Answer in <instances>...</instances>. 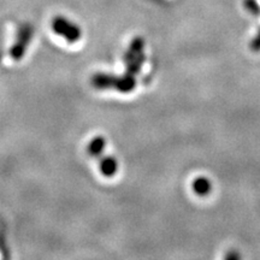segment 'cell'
Returning a JSON list of instances; mask_svg holds the SVG:
<instances>
[{
    "instance_id": "1",
    "label": "cell",
    "mask_w": 260,
    "mask_h": 260,
    "mask_svg": "<svg viewBox=\"0 0 260 260\" xmlns=\"http://www.w3.org/2000/svg\"><path fill=\"white\" fill-rule=\"evenodd\" d=\"M32 35H34V27L30 23H23L19 25L16 41L10 50V57L15 61H19L24 57L27 48L31 42Z\"/></svg>"
},
{
    "instance_id": "4",
    "label": "cell",
    "mask_w": 260,
    "mask_h": 260,
    "mask_svg": "<svg viewBox=\"0 0 260 260\" xmlns=\"http://www.w3.org/2000/svg\"><path fill=\"white\" fill-rule=\"evenodd\" d=\"M145 48V40L142 38L136 37L132 40L129 45L128 51L125 52L124 56H123V60H124V64L128 65L129 63H132L134 60V58L138 56V54L142 53Z\"/></svg>"
},
{
    "instance_id": "9",
    "label": "cell",
    "mask_w": 260,
    "mask_h": 260,
    "mask_svg": "<svg viewBox=\"0 0 260 260\" xmlns=\"http://www.w3.org/2000/svg\"><path fill=\"white\" fill-rule=\"evenodd\" d=\"M145 60H146V56L144 54V52L138 54L132 63H129L128 65H126L125 74L132 75V76H138V75L140 74V71H141L142 64L145 63Z\"/></svg>"
},
{
    "instance_id": "7",
    "label": "cell",
    "mask_w": 260,
    "mask_h": 260,
    "mask_svg": "<svg viewBox=\"0 0 260 260\" xmlns=\"http://www.w3.org/2000/svg\"><path fill=\"white\" fill-rule=\"evenodd\" d=\"M106 147V140L103 136H95L92 141L89 142L87 152L90 157L93 158H99L103 154L104 149Z\"/></svg>"
},
{
    "instance_id": "8",
    "label": "cell",
    "mask_w": 260,
    "mask_h": 260,
    "mask_svg": "<svg viewBox=\"0 0 260 260\" xmlns=\"http://www.w3.org/2000/svg\"><path fill=\"white\" fill-rule=\"evenodd\" d=\"M211 189H212V183L209 178L206 177H198L195 178L193 182V190L195 194L199 197H206L210 194Z\"/></svg>"
},
{
    "instance_id": "12",
    "label": "cell",
    "mask_w": 260,
    "mask_h": 260,
    "mask_svg": "<svg viewBox=\"0 0 260 260\" xmlns=\"http://www.w3.org/2000/svg\"><path fill=\"white\" fill-rule=\"evenodd\" d=\"M239 258H240V254L235 252H230L225 255V259H239Z\"/></svg>"
},
{
    "instance_id": "10",
    "label": "cell",
    "mask_w": 260,
    "mask_h": 260,
    "mask_svg": "<svg viewBox=\"0 0 260 260\" xmlns=\"http://www.w3.org/2000/svg\"><path fill=\"white\" fill-rule=\"evenodd\" d=\"M243 5H245L246 10L251 15H253V16L260 15V5L258 4V2H256V0H245V2H243Z\"/></svg>"
},
{
    "instance_id": "5",
    "label": "cell",
    "mask_w": 260,
    "mask_h": 260,
    "mask_svg": "<svg viewBox=\"0 0 260 260\" xmlns=\"http://www.w3.org/2000/svg\"><path fill=\"white\" fill-rule=\"evenodd\" d=\"M90 82H92L94 88L96 89H112L113 75L105 73L94 74Z\"/></svg>"
},
{
    "instance_id": "13",
    "label": "cell",
    "mask_w": 260,
    "mask_h": 260,
    "mask_svg": "<svg viewBox=\"0 0 260 260\" xmlns=\"http://www.w3.org/2000/svg\"><path fill=\"white\" fill-rule=\"evenodd\" d=\"M3 57H4V53H3V52H0V60L3 59Z\"/></svg>"
},
{
    "instance_id": "3",
    "label": "cell",
    "mask_w": 260,
    "mask_h": 260,
    "mask_svg": "<svg viewBox=\"0 0 260 260\" xmlns=\"http://www.w3.org/2000/svg\"><path fill=\"white\" fill-rule=\"evenodd\" d=\"M136 87V76H132L129 74H124L122 76L113 75L112 89H116L119 93H130Z\"/></svg>"
},
{
    "instance_id": "11",
    "label": "cell",
    "mask_w": 260,
    "mask_h": 260,
    "mask_svg": "<svg viewBox=\"0 0 260 260\" xmlns=\"http://www.w3.org/2000/svg\"><path fill=\"white\" fill-rule=\"evenodd\" d=\"M249 47H251L252 51L260 52V29H259V31L256 32L255 37L252 39L251 44H249Z\"/></svg>"
},
{
    "instance_id": "6",
    "label": "cell",
    "mask_w": 260,
    "mask_h": 260,
    "mask_svg": "<svg viewBox=\"0 0 260 260\" xmlns=\"http://www.w3.org/2000/svg\"><path fill=\"white\" fill-rule=\"evenodd\" d=\"M99 168L104 176L112 177L115 176L117 170H118V161L113 157H104L100 159Z\"/></svg>"
},
{
    "instance_id": "2",
    "label": "cell",
    "mask_w": 260,
    "mask_h": 260,
    "mask_svg": "<svg viewBox=\"0 0 260 260\" xmlns=\"http://www.w3.org/2000/svg\"><path fill=\"white\" fill-rule=\"evenodd\" d=\"M52 29L57 35L64 38L69 44H75L82 37V30L64 16H56L52 21Z\"/></svg>"
}]
</instances>
